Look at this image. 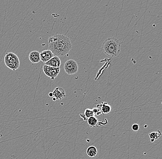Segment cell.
Instances as JSON below:
<instances>
[{
    "mask_svg": "<svg viewBox=\"0 0 162 159\" xmlns=\"http://www.w3.org/2000/svg\"><path fill=\"white\" fill-rule=\"evenodd\" d=\"M48 48L55 56L64 57L71 50L72 44L67 36L56 35L48 39Z\"/></svg>",
    "mask_w": 162,
    "mask_h": 159,
    "instance_id": "1",
    "label": "cell"
},
{
    "mask_svg": "<svg viewBox=\"0 0 162 159\" xmlns=\"http://www.w3.org/2000/svg\"><path fill=\"white\" fill-rule=\"evenodd\" d=\"M102 50L107 56L117 57L120 52V42L118 39L114 37H110L103 42Z\"/></svg>",
    "mask_w": 162,
    "mask_h": 159,
    "instance_id": "2",
    "label": "cell"
},
{
    "mask_svg": "<svg viewBox=\"0 0 162 159\" xmlns=\"http://www.w3.org/2000/svg\"><path fill=\"white\" fill-rule=\"evenodd\" d=\"M5 65L12 70L15 71L19 68L20 61L16 54L12 52H9L5 55L4 58Z\"/></svg>",
    "mask_w": 162,
    "mask_h": 159,
    "instance_id": "3",
    "label": "cell"
},
{
    "mask_svg": "<svg viewBox=\"0 0 162 159\" xmlns=\"http://www.w3.org/2000/svg\"><path fill=\"white\" fill-rule=\"evenodd\" d=\"M64 68L67 75H73L78 73V66L76 61L72 59L69 60L64 63Z\"/></svg>",
    "mask_w": 162,
    "mask_h": 159,
    "instance_id": "4",
    "label": "cell"
},
{
    "mask_svg": "<svg viewBox=\"0 0 162 159\" xmlns=\"http://www.w3.org/2000/svg\"><path fill=\"white\" fill-rule=\"evenodd\" d=\"M60 70V68H53L46 65H44L43 67V71L45 75L50 77L52 80H54L58 76Z\"/></svg>",
    "mask_w": 162,
    "mask_h": 159,
    "instance_id": "5",
    "label": "cell"
},
{
    "mask_svg": "<svg viewBox=\"0 0 162 159\" xmlns=\"http://www.w3.org/2000/svg\"><path fill=\"white\" fill-rule=\"evenodd\" d=\"M54 57L52 52L50 50H45L40 53V59L43 62L45 63L50 61Z\"/></svg>",
    "mask_w": 162,
    "mask_h": 159,
    "instance_id": "6",
    "label": "cell"
},
{
    "mask_svg": "<svg viewBox=\"0 0 162 159\" xmlns=\"http://www.w3.org/2000/svg\"><path fill=\"white\" fill-rule=\"evenodd\" d=\"M53 94V98L56 100H62L66 96V92L63 88L60 87H57L54 89Z\"/></svg>",
    "mask_w": 162,
    "mask_h": 159,
    "instance_id": "7",
    "label": "cell"
},
{
    "mask_svg": "<svg viewBox=\"0 0 162 159\" xmlns=\"http://www.w3.org/2000/svg\"><path fill=\"white\" fill-rule=\"evenodd\" d=\"M61 60L60 58L57 56H54L51 59L50 61H48L46 63H45V65L53 68H60L61 65Z\"/></svg>",
    "mask_w": 162,
    "mask_h": 159,
    "instance_id": "8",
    "label": "cell"
},
{
    "mask_svg": "<svg viewBox=\"0 0 162 159\" xmlns=\"http://www.w3.org/2000/svg\"><path fill=\"white\" fill-rule=\"evenodd\" d=\"M29 59L32 63H38L41 61L40 53L37 51H32L29 55Z\"/></svg>",
    "mask_w": 162,
    "mask_h": 159,
    "instance_id": "9",
    "label": "cell"
},
{
    "mask_svg": "<svg viewBox=\"0 0 162 159\" xmlns=\"http://www.w3.org/2000/svg\"><path fill=\"white\" fill-rule=\"evenodd\" d=\"M97 107H101L102 114H108L112 111V107L107 102H102L101 104L97 105Z\"/></svg>",
    "mask_w": 162,
    "mask_h": 159,
    "instance_id": "10",
    "label": "cell"
},
{
    "mask_svg": "<svg viewBox=\"0 0 162 159\" xmlns=\"http://www.w3.org/2000/svg\"><path fill=\"white\" fill-rule=\"evenodd\" d=\"M86 153L89 157L93 158L97 154L98 150L95 146H90L87 149Z\"/></svg>",
    "mask_w": 162,
    "mask_h": 159,
    "instance_id": "11",
    "label": "cell"
},
{
    "mask_svg": "<svg viewBox=\"0 0 162 159\" xmlns=\"http://www.w3.org/2000/svg\"><path fill=\"white\" fill-rule=\"evenodd\" d=\"M162 134L160 130H157V132H152L149 134V138L151 140V142L153 143L155 140H157L160 136H162Z\"/></svg>",
    "mask_w": 162,
    "mask_h": 159,
    "instance_id": "12",
    "label": "cell"
},
{
    "mask_svg": "<svg viewBox=\"0 0 162 159\" xmlns=\"http://www.w3.org/2000/svg\"><path fill=\"white\" fill-rule=\"evenodd\" d=\"M88 123L91 127H95L96 126L98 122V120L95 116L90 117L87 120Z\"/></svg>",
    "mask_w": 162,
    "mask_h": 159,
    "instance_id": "13",
    "label": "cell"
},
{
    "mask_svg": "<svg viewBox=\"0 0 162 159\" xmlns=\"http://www.w3.org/2000/svg\"><path fill=\"white\" fill-rule=\"evenodd\" d=\"M84 114L85 115L87 119L90 118V117L95 116V115H94V112H93V110H92V109H86L85 110Z\"/></svg>",
    "mask_w": 162,
    "mask_h": 159,
    "instance_id": "14",
    "label": "cell"
},
{
    "mask_svg": "<svg viewBox=\"0 0 162 159\" xmlns=\"http://www.w3.org/2000/svg\"><path fill=\"white\" fill-rule=\"evenodd\" d=\"M93 112L95 116H99L102 114L101 110L97 108H94L92 109Z\"/></svg>",
    "mask_w": 162,
    "mask_h": 159,
    "instance_id": "15",
    "label": "cell"
},
{
    "mask_svg": "<svg viewBox=\"0 0 162 159\" xmlns=\"http://www.w3.org/2000/svg\"><path fill=\"white\" fill-rule=\"evenodd\" d=\"M140 128L139 125L138 124H134L132 126V129L134 131H138L139 129Z\"/></svg>",
    "mask_w": 162,
    "mask_h": 159,
    "instance_id": "16",
    "label": "cell"
},
{
    "mask_svg": "<svg viewBox=\"0 0 162 159\" xmlns=\"http://www.w3.org/2000/svg\"><path fill=\"white\" fill-rule=\"evenodd\" d=\"M80 116L81 118H82L84 121L87 120L88 119L87 118L85 115H84V113H81V114H80Z\"/></svg>",
    "mask_w": 162,
    "mask_h": 159,
    "instance_id": "17",
    "label": "cell"
},
{
    "mask_svg": "<svg viewBox=\"0 0 162 159\" xmlns=\"http://www.w3.org/2000/svg\"><path fill=\"white\" fill-rule=\"evenodd\" d=\"M49 96H50V97H52L53 96V92H50V94H49Z\"/></svg>",
    "mask_w": 162,
    "mask_h": 159,
    "instance_id": "18",
    "label": "cell"
}]
</instances>
